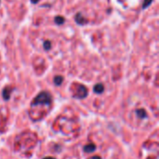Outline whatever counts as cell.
I'll return each mask as SVG.
<instances>
[{"instance_id": "obj_1", "label": "cell", "mask_w": 159, "mask_h": 159, "mask_svg": "<svg viewBox=\"0 0 159 159\" xmlns=\"http://www.w3.org/2000/svg\"><path fill=\"white\" fill-rule=\"evenodd\" d=\"M52 101V97L48 92L43 91L40 94H38L34 102H32V105H37V104H50Z\"/></svg>"}, {"instance_id": "obj_2", "label": "cell", "mask_w": 159, "mask_h": 159, "mask_svg": "<svg viewBox=\"0 0 159 159\" xmlns=\"http://www.w3.org/2000/svg\"><path fill=\"white\" fill-rule=\"evenodd\" d=\"M95 149H96V146L94 144H88L84 147V151L86 153H92L95 151Z\"/></svg>"}, {"instance_id": "obj_3", "label": "cell", "mask_w": 159, "mask_h": 159, "mask_svg": "<svg viewBox=\"0 0 159 159\" xmlns=\"http://www.w3.org/2000/svg\"><path fill=\"white\" fill-rule=\"evenodd\" d=\"M103 90H104V87H103L102 84H97V85L94 87V91H95L96 93H98V94L102 93Z\"/></svg>"}, {"instance_id": "obj_4", "label": "cell", "mask_w": 159, "mask_h": 159, "mask_svg": "<svg viewBox=\"0 0 159 159\" xmlns=\"http://www.w3.org/2000/svg\"><path fill=\"white\" fill-rule=\"evenodd\" d=\"M75 21H76V23H78V24H84V23H85V19L82 17V15H81L80 13H78V14L75 16Z\"/></svg>"}, {"instance_id": "obj_5", "label": "cell", "mask_w": 159, "mask_h": 159, "mask_svg": "<svg viewBox=\"0 0 159 159\" xmlns=\"http://www.w3.org/2000/svg\"><path fill=\"white\" fill-rule=\"evenodd\" d=\"M61 83H62V77H61V76L58 75V76H56V77L54 78V84H55V85L60 86Z\"/></svg>"}, {"instance_id": "obj_6", "label": "cell", "mask_w": 159, "mask_h": 159, "mask_svg": "<svg viewBox=\"0 0 159 159\" xmlns=\"http://www.w3.org/2000/svg\"><path fill=\"white\" fill-rule=\"evenodd\" d=\"M55 22L57 23V24H59V25H61V24H62L63 23V21H64V18H62V17H61V16H58V17H56L55 18Z\"/></svg>"}, {"instance_id": "obj_7", "label": "cell", "mask_w": 159, "mask_h": 159, "mask_svg": "<svg viewBox=\"0 0 159 159\" xmlns=\"http://www.w3.org/2000/svg\"><path fill=\"white\" fill-rule=\"evenodd\" d=\"M9 90H8V89H4V91H3V97L5 98V100H8L9 99Z\"/></svg>"}, {"instance_id": "obj_8", "label": "cell", "mask_w": 159, "mask_h": 159, "mask_svg": "<svg viewBox=\"0 0 159 159\" xmlns=\"http://www.w3.org/2000/svg\"><path fill=\"white\" fill-rule=\"evenodd\" d=\"M137 115L140 116V117H142V118H143V117H145L146 116V114H145V111L144 110H143V109H140V110H137Z\"/></svg>"}, {"instance_id": "obj_9", "label": "cell", "mask_w": 159, "mask_h": 159, "mask_svg": "<svg viewBox=\"0 0 159 159\" xmlns=\"http://www.w3.org/2000/svg\"><path fill=\"white\" fill-rule=\"evenodd\" d=\"M50 48H51V43H50V41H45V42H44V48H45L46 50H49Z\"/></svg>"}, {"instance_id": "obj_10", "label": "cell", "mask_w": 159, "mask_h": 159, "mask_svg": "<svg viewBox=\"0 0 159 159\" xmlns=\"http://www.w3.org/2000/svg\"><path fill=\"white\" fill-rule=\"evenodd\" d=\"M152 1H153V0H144V2H143V8H146L148 6H150L151 3H152Z\"/></svg>"}, {"instance_id": "obj_11", "label": "cell", "mask_w": 159, "mask_h": 159, "mask_svg": "<svg viewBox=\"0 0 159 159\" xmlns=\"http://www.w3.org/2000/svg\"><path fill=\"white\" fill-rule=\"evenodd\" d=\"M38 1H39V0H31V2H32L33 4H36Z\"/></svg>"}, {"instance_id": "obj_12", "label": "cell", "mask_w": 159, "mask_h": 159, "mask_svg": "<svg viewBox=\"0 0 159 159\" xmlns=\"http://www.w3.org/2000/svg\"><path fill=\"white\" fill-rule=\"evenodd\" d=\"M90 159H101L99 157H91Z\"/></svg>"}, {"instance_id": "obj_13", "label": "cell", "mask_w": 159, "mask_h": 159, "mask_svg": "<svg viewBox=\"0 0 159 159\" xmlns=\"http://www.w3.org/2000/svg\"><path fill=\"white\" fill-rule=\"evenodd\" d=\"M44 159H54L53 157H46V158H44Z\"/></svg>"}]
</instances>
